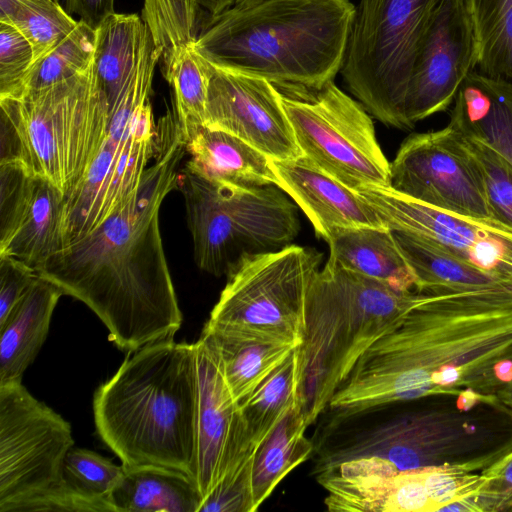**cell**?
I'll use <instances>...</instances> for the list:
<instances>
[{"label":"cell","mask_w":512,"mask_h":512,"mask_svg":"<svg viewBox=\"0 0 512 512\" xmlns=\"http://www.w3.org/2000/svg\"><path fill=\"white\" fill-rule=\"evenodd\" d=\"M186 141L170 111L157 126L153 165L138 188L102 224L55 253L37 272L86 304L110 340L132 353L173 339L182 313L159 226L164 198L178 187Z\"/></svg>","instance_id":"obj_1"},{"label":"cell","mask_w":512,"mask_h":512,"mask_svg":"<svg viewBox=\"0 0 512 512\" xmlns=\"http://www.w3.org/2000/svg\"><path fill=\"white\" fill-rule=\"evenodd\" d=\"M507 360L512 291L425 295L360 357L331 398L329 419L463 391L497 398L496 370Z\"/></svg>","instance_id":"obj_2"},{"label":"cell","mask_w":512,"mask_h":512,"mask_svg":"<svg viewBox=\"0 0 512 512\" xmlns=\"http://www.w3.org/2000/svg\"><path fill=\"white\" fill-rule=\"evenodd\" d=\"M132 353L95 391L97 433L126 466H161L193 480L195 345L168 339Z\"/></svg>","instance_id":"obj_3"},{"label":"cell","mask_w":512,"mask_h":512,"mask_svg":"<svg viewBox=\"0 0 512 512\" xmlns=\"http://www.w3.org/2000/svg\"><path fill=\"white\" fill-rule=\"evenodd\" d=\"M349 0H252L208 15L195 42L209 62L271 83L322 85L344 64Z\"/></svg>","instance_id":"obj_4"},{"label":"cell","mask_w":512,"mask_h":512,"mask_svg":"<svg viewBox=\"0 0 512 512\" xmlns=\"http://www.w3.org/2000/svg\"><path fill=\"white\" fill-rule=\"evenodd\" d=\"M424 298L347 269L329 256L309 285L305 332L297 347L298 396L308 426L327 409L364 352Z\"/></svg>","instance_id":"obj_5"},{"label":"cell","mask_w":512,"mask_h":512,"mask_svg":"<svg viewBox=\"0 0 512 512\" xmlns=\"http://www.w3.org/2000/svg\"><path fill=\"white\" fill-rule=\"evenodd\" d=\"M1 160L56 186L65 197L102 147L109 103L93 63L62 82L0 98Z\"/></svg>","instance_id":"obj_6"},{"label":"cell","mask_w":512,"mask_h":512,"mask_svg":"<svg viewBox=\"0 0 512 512\" xmlns=\"http://www.w3.org/2000/svg\"><path fill=\"white\" fill-rule=\"evenodd\" d=\"M183 194L197 266L228 276L247 256L282 249L297 237V206L276 185L242 188L209 181L185 166Z\"/></svg>","instance_id":"obj_7"},{"label":"cell","mask_w":512,"mask_h":512,"mask_svg":"<svg viewBox=\"0 0 512 512\" xmlns=\"http://www.w3.org/2000/svg\"><path fill=\"white\" fill-rule=\"evenodd\" d=\"M72 427L22 382L0 385V512H106L103 502L67 487Z\"/></svg>","instance_id":"obj_8"},{"label":"cell","mask_w":512,"mask_h":512,"mask_svg":"<svg viewBox=\"0 0 512 512\" xmlns=\"http://www.w3.org/2000/svg\"><path fill=\"white\" fill-rule=\"evenodd\" d=\"M440 0H360L341 74L349 91L383 124L404 129L414 66Z\"/></svg>","instance_id":"obj_9"},{"label":"cell","mask_w":512,"mask_h":512,"mask_svg":"<svg viewBox=\"0 0 512 512\" xmlns=\"http://www.w3.org/2000/svg\"><path fill=\"white\" fill-rule=\"evenodd\" d=\"M321 260L317 250L294 244L247 256L227 276L203 330L299 346Z\"/></svg>","instance_id":"obj_10"},{"label":"cell","mask_w":512,"mask_h":512,"mask_svg":"<svg viewBox=\"0 0 512 512\" xmlns=\"http://www.w3.org/2000/svg\"><path fill=\"white\" fill-rule=\"evenodd\" d=\"M272 84L303 156L355 191L390 187V163L360 102L334 80L318 86Z\"/></svg>","instance_id":"obj_11"},{"label":"cell","mask_w":512,"mask_h":512,"mask_svg":"<svg viewBox=\"0 0 512 512\" xmlns=\"http://www.w3.org/2000/svg\"><path fill=\"white\" fill-rule=\"evenodd\" d=\"M330 511H446L473 497L480 472L455 467L399 470L380 458L343 462L316 474Z\"/></svg>","instance_id":"obj_12"},{"label":"cell","mask_w":512,"mask_h":512,"mask_svg":"<svg viewBox=\"0 0 512 512\" xmlns=\"http://www.w3.org/2000/svg\"><path fill=\"white\" fill-rule=\"evenodd\" d=\"M390 188L444 211L494 219L479 166L449 124L405 139L390 163Z\"/></svg>","instance_id":"obj_13"},{"label":"cell","mask_w":512,"mask_h":512,"mask_svg":"<svg viewBox=\"0 0 512 512\" xmlns=\"http://www.w3.org/2000/svg\"><path fill=\"white\" fill-rule=\"evenodd\" d=\"M157 126L151 102L123 131L108 130L92 164L65 197L61 235L63 248L102 224L140 185L154 158Z\"/></svg>","instance_id":"obj_14"},{"label":"cell","mask_w":512,"mask_h":512,"mask_svg":"<svg viewBox=\"0 0 512 512\" xmlns=\"http://www.w3.org/2000/svg\"><path fill=\"white\" fill-rule=\"evenodd\" d=\"M357 192L391 230L427 239L485 272L512 280V226L444 211L390 187Z\"/></svg>","instance_id":"obj_15"},{"label":"cell","mask_w":512,"mask_h":512,"mask_svg":"<svg viewBox=\"0 0 512 512\" xmlns=\"http://www.w3.org/2000/svg\"><path fill=\"white\" fill-rule=\"evenodd\" d=\"M477 60V43L463 1L440 0L409 83L404 129L447 111L466 77L476 69Z\"/></svg>","instance_id":"obj_16"},{"label":"cell","mask_w":512,"mask_h":512,"mask_svg":"<svg viewBox=\"0 0 512 512\" xmlns=\"http://www.w3.org/2000/svg\"><path fill=\"white\" fill-rule=\"evenodd\" d=\"M194 345L197 403L193 481L204 499L256 448L250 444L242 406L226 382L215 346L202 335Z\"/></svg>","instance_id":"obj_17"},{"label":"cell","mask_w":512,"mask_h":512,"mask_svg":"<svg viewBox=\"0 0 512 512\" xmlns=\"http://www.w3.org/2000/svg\"><path fill=\"white\" fill-rule=\"evenodd\" d=\"M205 61L209 71L205 126L239 137L270 159L303 155L271 82Z\"/></svg>","instance_id":"obj_18"},{"label":"cell","mask_w":512,"mask_h":512,"mask_svg":"<svg viewBox=\"0 0 512 512\" xmlns=\"http://www.w3.org/2000/svg\"><path fill=\"white\" fill-rule=\"evenodd\" d=\"M0 256L36 273L62 249L65 195L14 162L0 163Z\"/></svg>","instance_id":"obj_19"},{"label":"cell","mask_w":512,"mask_h":512,"mask_svg":"<svg viewBox=\"0 0 512 512\" xmlns=\"http://www.w3.org/2000/svg\"><path fill=\"white\" fill-rule=\"evenodd\" d=\"M279 185L326 242L338 229L370 226L387 227L375 209L357 191L334 179L305 156L270 159Z\"/></svg>","instance_id":"obj_20"},{"label":"cell","mask_w":512,"mask_h":512,"mask_svg":"<svg viewBox=\"0 0 512 512\" xmlns=\"http://www.w3.org/2000/svg\"><path fill=\"white\" fill-rule=\"evenodd\" d=\"M186 166L211 182L242 188L279 185L270 158L239 137L205 125L186 140Z\"/></svg>","instance_id":"obj_21"},{"label":"cell","mask_w":512,"mask_h":512,"mask_svg":"<svg viewBox=\"0 0 512 512\" xmlns=\"http://www.w3.org/2000/svg\"><path fill=\"white\" fill-rule=\"evenodd\" d=\"M449 125L512 164V81L472 71L450 107Z\"/></svg>","instance_id":"obj_22"},{"label":"cell","mask_w":512,"mask_h":512,"mask_svg":"<svg viewBox=\"0 0 512 512\" xmlns=\"http://www.w3.org/2000/svg\"><path fill=\"white\" fill-rule=\"evenodd\" d=\"M63 291L37 274L34 282L0 324V385L22 382L47 334Z\"/></svg>","instance_id":"obj_23"},{"label":"cell","mask_w":512,"mask_h":512,"mask_svg":"<svg viewBox=\"0 0 512 512\" xmlns=\"http://www.w3.org/2000/svg\"><path fill=\"white\" fill-rule=\"evenodd\" d=\"M412 269L415 291L430 296L512 291V280L485 272L422 237L392 230Z\"/></svg>","instance_id":"obj_24"},{"label":"cell","mask_w":512,"mask_h":512,"mask_svg":"<svg viewBox=\"0 0 512 512\" xmlns=\"http://www.w3.org/2000/svg\"><path fill=\"white\" fill-rule=\"evenodd\" d=\"M329 256L340 265L402 290H415V275L388 227L359 226L334 231Z\"/></svg>","instance_id":"obj_25"},{"label":"cell","mask_w":512,"mask_h":512,"mask_svg":"<svg viewBox=\"0 0 512 512\" xmlns=\"http://www.w3.org/2000/svg\"><path fill=\"white\" fill-rule=\"evenodd\" d=\"M108 500L114 512H198L203 498L183 472L154 465H124Z\"/></svg>","instance_id":"obj_26"},{"label":"cell","mask_w":512,"mask_h":512,"mask_svg":"<svg viewBox=\"0 0 512 512\" xmlns=\"http://www.w3.org/2000/svg\"><path fill=\"white\" fill-rule=\"evenodd\" d=\"M307 428L298 401L257 447L251 469L254 511L292 470L312 456L314 441L306 437Z\"/></svg>","instance_id":"obj_27"},{"label":"cell","mask_w":512,"mask_h":512,"mask_svg":"<svg viewBox=\"0 0 512 512\" xmlns=\"http://www.w3.org/2000/svg\"><path fill=\"white\" fill-rule=\"evenodd\" d=\"M215 346L226 382L242 406L298 346L202 330Z\"/></svg>","instance_id":"obj_28"},{"label":"cell","mask_w":512,"mask_h":512,"mask_svg":"<svg viewBox=\"0 0 512 512\" xmlns=\"http://www.w3.org/2000/svg\"><path fill=\"white\" fill-rule=\"evenodd\" d=\"M96 30L95 69L110 107L133 69L148 27L137 14L113 13Z\"/></svg>","instance_id":"obj_29"},{"label":"cell","mask_w":512,"mask_h":512,"mask_svg":"<svg viewBox=\"0 0 512 512\" xmlns=\"http://www.w3.org/2000/svg\"><path fill=\"white\" fill-rule=\"evenodd\" d=\"M478 48L476 69L512 81V0H462Z\"/></svg>","instance_id":"obj_30"},{"label":"cell","mask_w":512,"mask_h":512,"mask_svg":"<svg viewBox=\"0 0 512 512\" xmlns=\"http://www.w3.org/2000/svg\"><path fill=\"white\" fill-rule=\"evenodd\" d=\"M297 347L242 405L249 441L256 448L299 401Z\"/></svg>","instance_id":"obj_31"},{"label":"cell","mask_w":512,"mask_h":512,"mask_svg":"<svg viewBox=\"0 0 512 512\" xmlns=\"http://www.w3.org/2000/svg\"><path fill=\"white\" fill-rule=\"evenodd\" d=\"M162 71L172 88L174 112L186 140L205 124L209 71L205 59L191 43L162 62Z\"/></svg>","instance_id":"obj_32"},{"label":"cell","mask_w":512,"mask_h":512,"mask_svg":"<svg viewBox=\"0 0 512 512\" xmlns=\"http://www.w3.org/2000/svg\"><path fill=\"white\" fill-rule=\"evenodd\" d=\"M0 10V20L11 23L29 42L34 65L46 57L78 23L56 0H13Z\"/></svg>","instance_id":"obj_33"},{"label":"cell","mask_w":512,"mask_h":512,"mask_svg":"<svg viewBox=\"0 0 512 512\" xmlns=\"http://www.w3.org/2000/svg\"><path fill=\"white\" fill-rule=\"evenodd\" d=\"M208 15L196 0H144L141 17L164 62L197 41Z\"/></svg>","instance_id":"obj_34"},{"label":"cell","mask_w":512,"mask_h":512,"mask_svg":"<svg viewBox=\"0 0 512 512\" xmlns=\"http://www.w3.org/2000/svg\"><path fill=\"white\" fill-rule=\"evenodd\" d=\"M96 45L97 30L79 20L76 27L33 66L22 94L62 82L83 72L95 59Z\"/></svg>","instance_id":"obj_35"},{"label":"cell","mask_w":512,"mask_h":512,"mask_svg":"<svg viewBox=\"0 0 512 512\" xmlns=\"http://www.w3.org/2000/svg\"><path fill=\"white\" fill-rule=\"evenodd\" d=\"M123 472V464H115L93 451L73 447L65 458L63 477L67 487L77 494L110 504L109 495Z\"/></svg>","instance_id":"obj_36"},{"label":"cell","mask_w":512,"mask_h":512,"mask_svg":"<svg viewBox=\"0 0 512 512\" xmlns=\"http://www.w3.org/2000/svg\"><path fill=\"white\" fill-rule=\"evenodd\" d=\"M463 136L481 171L494 219L512 226V164L482 141Z\"/></svg>","instance_id":"obj_37"},{"label":"cell","mask_w":512,"mask_h":512,"mask_svg":"<svg viewBox=\"0 0 512 512\" xmlns=\"http://www.w3.org/2000/svg\"><path fill=\"white\" fill-rule=\"evenodd\" d=\"M33 65L27 39L11 23L0 20V98L20 96Z\"/></svg>","instance_id":"obj_38"},{"label":"cell","mask_w":512,"mask_h":512,"mask_svg":"<svg viewBox=\"0 0 512 512\" xmlns=\"http://www.w3.org/2000/svg\"><path fill=\"white\" fill-rule=\"evenodd\" d=\"M483 481L470 499L453 504L451 511H512V452L482 470Z\"/></svg>","instance_id":"obj_39"},{"label":"cell","mask_w":512,"mask_h":512,"mask_svg":"<svg viewBox=\"0 0 512 512\" xmlns=\"http://www.w3.org/2000/svg\"><path fill=\"white\" fill-rule=\"evenodd\" d=\"M254 453L223 477L203 499L198 512H254L251 490Z\"/></svg>","instance_id":"obj_40"},{"label":"cell","mask_w":512,"mask_h":512,"mask_svg":"<svg viewBox=\"0 0 512 512\" xmlns=\"http://www.w3.org/2000/svg\"><path fill=\"white\" fill-rule=\"evenodd\" d=\"M36 276V271L25 263L0 256V324L28 291Z\"/></svg>","instance_id":"obj_41"},{"label":"cell","mask_w":512,"mask_h":512,"mask_svg":"<svg viewBox=\"0 0 512 512\" xmlns=\"http://www.w3.org/2000/svg\"><path fill=\"white\" fill-rule=\"evenodd\" d=\"M115 0H77V13L80 20L97 28L107 17L115 13Z\"/></svg>","instance_id":"obj_42"},{"label":"cell","mask_w":512,"mask_h":512,"mask_svg":"<svg viewBox=\"0 0 512 512\" xmlns=\"http://www.w3.org/2000/svg\"><path fill=\"white\" fill-rule=\"evenodd\" d=\"M210 15H216L233 5L234 0H196Z\"/></svg>","instance_id":"obj_43"},{"label":"cell","mask_w":512,"mask_h":512,"mask_svg":"<svg viewBox=\"0 0 512 512\" xmlns=\"http://www.w3.org/2000/svg\"><path fill=\"white\" fill-rule=\"evenodd\" d=\"M496 397L500 402L512 408V382L501 389Z\"/></svg>","instance_id":"obj_44"},{"label":"cell","mask_w":512,"mask_h":512,"mask_svg":"<svg viewBox=\"0 0 512 512\" xmlns=\"http://www.w3.org/2000/svg\"><path fill=\"white\" fill-rule=\"evenodd\" d=\"M64 5L63 7L66 9L68 13L71 15L77 13V0H63Z\"/></svg>","instance_id":"obj_45"},{"label":"cell","mask_w":512,"mask_h":512,"mask_svg":"<svg viewBox=\"0 0 512 512\" xmlns=\"http://www.w3.org/2000/svg\"><path fill=\"white\" fill-rule=\"evenodd\" d=\"M13 0H0V8L7 6Z\"/></svg>","instance_id":"obj_46"},{"label":"cell","mask_w":512,"mask_h":512,"mask_svg":"<svg viewBox=\"0 0 512 512\" xmlns=\"http://www.w3.org/2000/svg\"><path fill=\"white\" fill-rule=\"evenodd\" d=\"M245 1H252V0H234V3L245 2Z\"/></svg>","instance_id":"obj_47"},{"label":"cell","mask_w":512,"mask_h":512,"mask_svg":"<svg viewBox=\"0 0 512 512\" xmlns=\"http://www.w3.org/2000/svg\"><path fill=\"white\" fill-rule=\"evenodd\" d=\"M56 1H60V0H56Z\"/></svg>","instance_id":"obj_48"}]
</instances>
